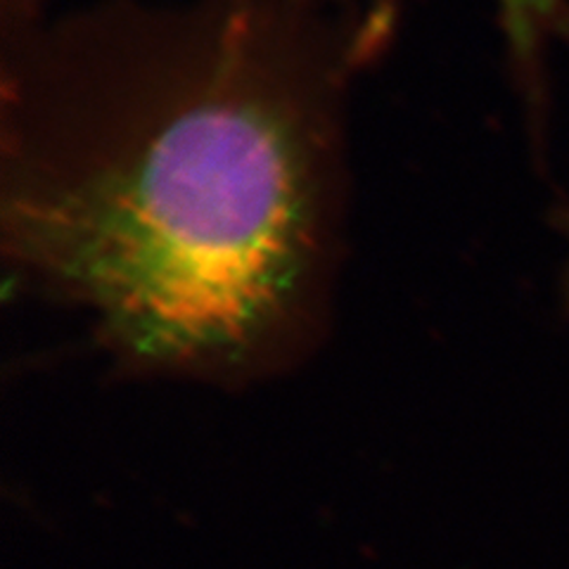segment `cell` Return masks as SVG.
<instances>
[{"label": "cell", "mask_w": 569, "mask_h": 569, "mask_svg": "<svg viewBox=\"0 0 569 569\" xmlns=\"http://www.w3.org/2000/svg\"><path fill=\"white\" fill-rule=\"evenodd\" d=\"M397 0H6L0 247L119 380L247 389L323 342L347 107Z\"/></svg>", "instance_id": "obj_1"}, {"label": "cell", "mask_w": 569, "mask_h": 569, "mask_svg": "<svg viewBox=\"0 0 569 569\" xmlns=\"http://www.w3.org/2000/svg\"><path fill=\"white\" fill-rule=\"evenodd\" d=\"M508 58L531 110L543 102L546 58L569 48V0H493Z\"/></svg>", "instance_id": "obj_2"}, {"label": "cell", "mask_w": 569, "mask_h": 569, "mask_svg": "<svg viewBox=\"0 0 569 569\" xmlns=\"http://www.w3.org/2000/svg\"><path fill=\"white\" fill-rule=\"evenodd\" d=\"M560 230L565 233V240H567V254H569V209L562 213ZM565 299H567V305H569V257H567V263H565Z\"/></svg>", "instance_id": "obj_3"}]
</instances>
